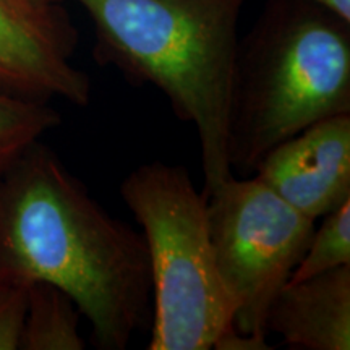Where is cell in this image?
Here are the masks:
<instances>
[{
  "instance_id": "obj_1",
  "label": "cell",
  "mask_w": 350,
  "mask_h": 350,
  "mask_svg": "<svg viewBox=\"0 0 350 350\" xmlns=\"http://www.w3.org/2000/svg\"><path fill=\"white\" fill-rule=\"evenodd\" d=\"M49 282L75 300L103 350H125L152 314L142 232L112 217L36 142L0 177V284Z\"/></svg>"
},
{
  "instance_id": "obj_2",
  "label": "cell",
  "mask_w": 350,
  "mask_h": 350,
  "mask_svg": "<svg viewBox=\"0 0 350 350\" xmlns=\"http://www.w3.org/2000/svg\"><path fill=\"white\" fill-rule=\"evenodd\" d=\"M94 26V57L151 85L195 126L204 196L234 177L229 161L239 20L247 0H77Z\"/></svg>"
},
{
  "instance_id": "obj_3",
  "label": "cell",
  "mask_w": 350,
  "mask_h": 350,
  "mask_svg": "<svg viewBox=\"0 0 350 350\" xmlns=\"http://www.w3.org/2000/svg\"><path fill=\"white\" fill-rule=\"evenodd\" d=\"M350 113V23L312 0H269L239 42L229 161L252 175L306 126Z\"/></svg>"
},
{
  "instance_id": "obj_4",
  "label": "cell",
  "mask_w": 350,
  "mask_h": 350,
  "mask_svg": "<svg viewBox=\"0 0 350 350\" xmlns=\"http://www.w3.org/2000/svg\"><path fill=\"white\" fill-rule=\"evenodd\" d=\"M120 196L142 226L150 261V350H209L234 332L232 304L209 239L206 196L183 165H138Z\"/></svg>"
},
{
  "instance_id": "obj_5",
  "label": "cell",
  "mask_w": 350,
  "mask_h": 350,
  "mask_svg": "<svg viewBox=\"0 0 350 350\" xmlns=\"http://www.w3.org/2000/svg\"><path fill=\"white\" fill-rule=\"evenodd\" d=\"M206 216L234 329L268 345L269 306L291 281L317 222L255 175L230 177L208 195Z\"/></svg>"
},
{
  "instance_id": "obj_6",
  "label": "cell",
  "mask_w": 350,
  "mask_h": 350,
  "mask_svg": "<svg viewBox=\"0 0 350 350\" xmlns=\"http://www.w3.org/2000/svg\"><path fill=\"white\" fill-rule=\"evenodd\" d=\"M78 34L60 3L0 0V91L85 107L91 80L72 64Z\"/></svg>"
},
{
  "instance_id": "obj_7",
  "label": "cell",
  "mask_w": 350,
  "mask_h": 350,
  "mask_svg": "<svg viewBox=\"0 0 350 350\" xmlns=\"http://www.w3.org/2000/svg\"><path fill=\"white\" fill-rule=\"evenodd\" d=\"M252 175L317 222L350 200V113L327 117L279 143Z\"/></svg>"
},
{
  "instance_id": "obj_8",
  "label": "cell",
  "mask_w": 350,
  "mask_h": 350,
  "mask_svg": "<svg viewBox=\"0 0 350 350\" xmlns=\"http://www.w3.org/2000/svg\"><path fill=\"white\" fill-rule=\"evenodd\" d=\"M268 334L306 350L350 349V266L288 281L269 306Z\"/></svg>"
},
{
  "instance_id": "obj_9",
  "label": "cell",
  "mask_w": 350,
  "mask_h": 350,
  "mask_svg": "<svg viewBox=\"0 0 350 350\" xmlns=\"http://www.w3.org/2000/svg\"><path fill=\"white\" fill-rule=\"evenodd\" d=\"M83 317L75 300L49 282H33L28 292L23 350H83L80 336Z\"/></svg>"
},
{
  "instance_id": "obj_10",
  "label": "cell",
  "mask_w": 350,
  "mask_h": 350,
  "mask_svg": "<svg viewBox=\"0 0 350 350\" xmlns=\"http://www.w3.org/2000/svg\"><path fill=\"white\" fill-rule=\"evenodd\" d=\"M59 124V112L49 103L0 91V177L31 144Z\"/></svg>"
},
{
  "instance_id": "obj_11",
  "label": "cell",
  "mask_w": 350,
  "mask_h": 350,
  "mask_svg": "<svg viewBox=\"0 0 350 350\" xmlns=\"http://www.w3.org/2000/svg\"><path fill=\"white\" fill-rule=\"evenodd\" d=\"M291 281L350 266V200L323 216Z\"/></svg>"
},
{
  "instance_id": "obj_12",
  "label": "cell",
  "mask_w": 350,
  "mask_h": 350,
  "mask_svg": "<svg viewBox=\"0 0 350 350\" xmlns=\"http://www.w3.org/2000/svg\"><path fill=\"white\" fill-rule=\"evenodd\" d=\"M29 286L0 284V350L21 349Z\"/></svg>"
},
{
  "instance_id": "obj_13",
  "label": "cell",
  "mask_w": 350,
  "mask_h": 350,
  "mask_svg": "<svg viewBox=\"0 0 350 350\" xmlns=\"http://www.w3.org/2000/svg\"><path fill=\"white\" fill-rule=\"evenodd\" d=\"M350 23V0H312Z\"/></svg>"
},
{
  "instance_id": "obj_14",
  "label": "cell",
  "mask_w": 350,
  "mask_h": 350,
  "mask_svg": "<svg viewBox=\"0 0 350 350\" xmlns=\"http://www.w3.org/2000/svg\"><path fill=\"white\" fill-rule=\"evenodd\" d=\"M31 2H38V3H60L64 0H31Z\"/></svg>"
}]
</instances>
